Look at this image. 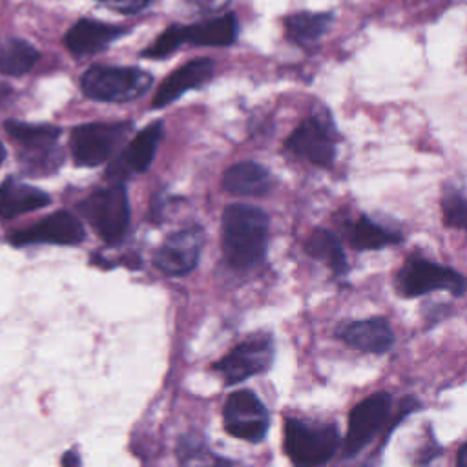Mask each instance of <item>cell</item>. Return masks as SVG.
<instances>
[{
  "mask_svg": "<svg viewBox=\"0 0 467 467\" xmlns=\"http://www.w3.org/2000/svg\"><path fill=\"white\" fill-rule=\"evenodd\" d=\"M268 215L250 204H230L223 212V254L235 270L257 266L268 246Z\"/></svg>",
  "mask_w": 467,
  "mask_h": 467,
  "instance_id": "cell-1",
  "label": "cell"
},
{
  "mask_svg": "<svg viewBox=\"0 0 467 467\" xmlns=\"http://www.w3.org/2000/svg\"><path fill=\"white\" fill-rule=\"evenodd\" d=\"M4 128L24 148L26 162H33L35 170H42V164H46L47 170H53L49 159L60 135V128L49 124H27L18 120H7Z\"/></svg>",
  "mask_w": 467,
  "mask_h": 467,
  "instance_id": "cell-13",
  "label": "cell"
},
{
  "mask_svg": "<svg viewBox=\"0 0 467 467\" xmlns=\"http://www.w3.org/2000/svg\"><path fill=\"white\" fill-rule=\"evenodd\" d=\"M62 463H66V465H69V463H80V460L78 458H75V456H71V454H67V456H64V460H62Z\"/></svg>",
  "mask_w": 467,
  "mask_h": 467,
  "instance_id": "cell-30",
  "label": "cell"
},
{
  "mask_svg": "<svg viewBox=\"0 0 467 467\" xmlns=\"http://www.w3.org/2000/svg\"><path fill=\"white\" fill-rule=\"evenodd\" d=\"M285 148L299 159L328 168L336 157V137L330 119L321 115L305 119L285 140Z\"/></svg>",
  "mask_w": 467,
  "mask_h": 467,
  "instance_id": "cell-8",
  "label": "cell"
},
{
  "mask_svg": "<svg viewBox=\"0 0 467 467\" xmlns=\"http://www.w3.org/2000/svg\"><path fill=\"white\" fill-rule=\"evenodd\" d=\"M348 241L354 250H379L401 241V235L381 224H376L368 217H359L348 228Z\"/></svg>",
  "mask_w": 467,
  "mask_h": 467,
  "instance_id": "cell-22",
  "label": "cell"
},
{
  "mask_svg": "<svg viewBox=\"0 0 467 467\" xmlns=\"http://www.w3.org/2000/svg\"><path fill=\"white\" fill-rule=\"evenodd\" d=\"M224 429L244 441H261L268 431V410L254 390L243 389L228 396L223 410Z\"/></svg>",
  "mask_w": 467,
  "mask_h": 467,
  "instance_id": "cell-9",
  "label": "cell"
},
{
  "mask_svg": "<svg viewBox=\"0 0 467 467\" xmlns=\"http://www.w3.org/2000/svg\"><path fill=\"white\" fill-rule=\"evenodd\" d=\"M332 15L328 13H297L286 18L285 27L292 42L306 46L316 42L330 26Z\"/></svg>",
  "mask_w": 467,
  "mask_h": 467,
  "instance_id": "cell-24",
  "label": "cell"
},
{
  "mask_svg": "<svg viewBox=\"0 0 467 467\" xmlns=\"http://www.w3.org/2000/svg\"><path fill=\"white\" fill-rule=\"evenodd\" d=\"M128 122H89L71 131V153L78 166H99L109 159L113 150L130 131Z\"/></svg>",
  "mask_w": 467,
  "mask_h": 467,
  "instance_id": "cell-6",
  "label": "cell"
},
{
  "mask_svg": "<svg viewBox=\"0 0 467 467\" xmlns=\"http://www.w3.org/2000/svg\"><path fill=\"white\" fill-rule=\"evenodd\" d=\"M153 84V77L139 67L91 66L80 78L86 97L102 102H128L144 95Z\"/></svg>",
  "mask_w": 467,
  "mask_h": 467,
  "instance_id": "cell-2",
  "label": "cell"
},
{
  "mask_svg": "<svg viewBox=\"0 0 467 467\" xmlns=\"http://www.w3.org/2000/svg\"><path fill=\"white\" fill-rule=\"evenodd\" d=\"M162 139V122H151L142 128L124 151V164L133 171H146L155 157Z\"/></svg>",
  "mask_w": 467,
  "mask_h": 467,
  "instance_id": "cell-21",
  "label": "cell"
},
{
  "mask_svg": "<svg viewBox=\"0 0 467 467\" xmlns=\"http://www.w3.org/2000/svg\"><path fill=\"white\" fill-rule=\"evenodd\" d=\"M394 286L403 297H418L432 290H447L454 296H462L465 290V279L452 268L412 255L396 272Z\"/></svg>",
  "mask_w": 467,
  "mask_h": 467,
  "instance_id": "cell-5",
  "label": "cell"
},
{
  "mask_svg": "<svg viewBox=\"0 0 467 467\" xmlns=\"http://www.w3.org/2000/svg\"><path fill=\"white\" fill-rule=\"evenodd\" d=\"M4 159H5V148H4L2 142H0V164L4 162Z\"/></svg>",
  "mask_w": 467,
  "mask_h": 467,
  "instance_id": "cell-31",
  "label": "cell"
},
{
  "mask_svg": "<svg viewBox=\"0 0 467 467\" xmlns=\"http://www.w3.org/2000/svg\"><path fill=\"white\" fill-rule=\"evenodd\" d=\"M122 27L108 26L99 20L82 18L69 27V31L64 36V44L73 55H93L102 51L119 36H122Z\"/></svg>",
  "mask_w": 467,
  "mask_h": 467,
  "instance_id": "cell-16",
  "label": "cell"
},
{
  "mask_svg": "<svg viewBox=\"0 0 467 467\" xmlns=\"http://www.w3.org/2000/svg\"><path fill=\"white\" fill-rule=\"evenodd\" d=\"M305 250L310 257L325 263L334 272V275L347 274L348 265H347L345 252L341 248L339 239L332 232H328L325 228H316L308 235V239L305 243Z\"/></svg>",
  "mask_w": 467,
  "mask_h": 467,
  "instance_id": "cell-20",
  "label": "cell"
},
{
  "mask_svg": "<svg viewBox=\"0 0 467 467\" xmlns=\"http://www.w3.org/2000/svg\"><path fill=\"white\" fill-rule=\"evenodd\" d=\"M215 64L210 58H193L175 69L170 77L164 78V82L159 86L157 93L153 95L151 108L159 109L168 104H171L175 99H179L182 93L202 86L208 82L213 75Z\"/></svg>",
  "mask_w": 467,
  "mask_h": 467,
  "instance_id": "cell-15",
  "label": "cell"
},
{
  "mask_svg": "<svg viewBox=\"0 0 467 467\" xmlns=\"http://www.w3.org/2000/svg\"><path fill=\"white\" fill-rule=\"evenodd\" d=\"M100 4H104L109 9H115L119 13L124 15H133L142 11L148 4H151V0H97Z\"/></svg>",
  "mask_w": 467,
  "mask_h": 467,
  "instance_id": "cell-27",
  "label": "cell"
},
{
  "mask_svg": "<svg viewBox=\"0 0 467 467\" xmlns=\"http://www.w3.org/2000/svg\"><path fill=\"white\" fill-rule=\"evenodd\" d=\"M274 361V341L270 336H252L239 343L226 356L212 365V368L228 383L235 385L250 376L268 370Z\"/></svg>",
  "mask_w": 467,
  "mask_h": 467,
  "instance_id": "cell-7",
  "label": "cell"
},
{
  "mask_svg": "<svg viewBox=\"0 0 467 467\" xmlns=\"http://www.w3.org/2000/svg\"><path fill=\"white\" fill-rule=\"evenodd\" d=\"M336 336L348 347L367 354H383L394 345V332L383 317L343 323L337 327Z\"/></svg>",
  "mask_w": 467,
  "mask_h": 467,
  "instance_id": "cell-14",
  "label": "cell"
},
{
  "mask_svg": "<svg viewBox=\"0 0 467 467\" xmlns=\"http://www.w3.org/2000/svg\"><path fill=\"white\" fill-rule=\"evenodd\" d=\"M223 186L226 192L234 195L257 197V195H265L270 190L272 181L266 168H263L257 162L246 161V162L234 164L232 168L226 170Z\"/></svg>",
  "mask_w": 467,
  "mask_h": 467,
  "instance_id": "cell-19",
  "label": "cell"
},
{
  "mask_svg": "<svg viewBox=\"0 0 467 467\" xmlns=\"http://www.w3.org/2000/svg\"><path fill=\"white\" fill-rule=\"evenodd\" d=\"M49 204V195L15 177H7L0 184V217L13 219L16 215L44 208Z\"/></svg>",
  "mask_w": 467,
  "mask_h": 467,
  "instance_id": "cell-17",
  "label": "cell"
},
{
  "mask_svg": "<svg viewBox=\"0 0 467 467\" xmlns=\"http://www.w3.org/2000/svg\"><path fill=\"white\" fill-rule=\"evenodd\" d=\"M9 93H11L9 86H5V84H0V102H2V100H5Z\"/></svg>",
  "mask_w": 467,
  "mask_h": 467,
  "instance_id": "cell-29",
  "label": "cell"
},
{
  "mask_svg": "<svg viewBox=\"0 0 467 467\" xmlns=\"http://www.w3.org/2000/svg\"><path fill=\"white\" fill-rule=\"evenodd\" d=\"M184 42V26H170L161 33V36L142 51L148 58H164L171 55Z\"/></svg>",
  "mask_w": 467,
  "mask_h": 467,
  "instance_id": "cell-26",
  "label": "cell"
},
{
  "mask_svg": "<svg viewBox=\"0 0 467 467\" xmlns=\"http://www.w3.org/2000/svg\"><path fill=\"white\" fill-rule=\"evenodd\" d=\"M84 226L80 219L66 210L53 212L51 215L44 217L40 223L27 226L24 230L15 232L9 237V243L15 246H27V244H78L84 241Z\"/></svg>",
  "mask_w": 467,
  "mask_h": 467,
  "instance_id": "cell-11",
  "label": "cell"
},
{
  "mask_svg": "<svg viewBox=\"0 0 467 467\" xmlns=\"http://www.w3.org/2000/svg\"><path fill=\"white\" fill-rule=\"evenodd\" d=\"M443 223L451 228L467 230V201L456 190H447L441 197Z\"/></svg>",
  "mask_w": 467,
  "mask_h": 467,
  "instance_id": "cell-25",
  "label": "cell"
},
{
  "mask_svg": "<svg viewBox=\"0 0 467 467\" xmlns=\"http://www.w3.org/2000/svg\"><path fill=\"white\" fill-rule=\"evenodd\" d=\"M202 230L199 226H188L171 234L155 252L153 263L166 275L190 274L201 255Z\"/></svg>",
  "mask_w": 467,
  "mask_h": 467,
  "instance_id": "cell-12",
  "label": "cell"
},
{
  "mask_svg": "<svg viewBox=\"0 0 467 467\" xmlns=\"http://www.w3.org/2000/svg\"><path fill=\"white\" fill-rule=\"evenodd\" d=\"M458 465L467 467V443L462 447V451H460V454H458Z\"/></svg>",
  "mask_w": 467,
  "mask_h": 467,
  "instance_id": "cell-28",
  "label": "cell"
},
{
  "mask_svg": "<svg viewBox=\"0 0 467 467\" xmlns=\"http://www.w3.org/2000/svg\"><path fill=\"white\" fill-rule=\"evenodd\" d=\"M78 210L108 244H119L126 237L130 226V199L124 184L115 182L95 190L78 204Z\"/></svg>",
  "mask_w": 467,
  "mask_h": 467,
  "instance_id": "cell-3",
  "label": "cell"
},
{
  "mask_svg": "<svg viewBox=\"0 0 467 467\" xmlns=\"http://www.w3.org/2000/svg\"><path fill=\"white\" fill-rule=\"evenodd\" d=\"M339 432L334 423H317L299 418L285 421V451L296 465L327 463L337 449Z\"/></svg>",
  "mask_w": 467,
  "mask_h": 467,
  "instance_id": "cell-4",
  "label": "cell"
},
{
  "mask_svg": "<svg viewBox=\"0 0 467 467\" xmlns=\"http://www.w3.org/2000/svg\"><path fill=\"white\" fill-rule=\"evenodd\" d=\"M390 403V394L374 392L354 407L348 416V431L343 441L345 458H354L374 440L389 418Z\"/></svg>",
  "mask_w": 467,
  "mask_h": 467,
  "instance_id": "cell-10",
  "label": "cell"
},
{
  "mask_svg": "<svg viewBox=\"0 0 467 467\" xmlns=\"http://www.w3.org/2000/svg\"><path fill=\"white\" fill-rule=\"evenodd\" d=\"M239 24L235 15L226 13L204 22L184 26V42L193 46H230L237 38Z\"/></svg>",
  "mask_w": 467,
  "mask_h": 467,
  "instance_id": "cell-18",
  "label": "cell"
},
{
  "mask_svg": "<svg viewBox=\"0 0 467 467\" xmlns=\"http://www.w3.org/2000/svg\"><path fill=\"white\" fill-rule=\"evenodd\" d=\"M38 51L22 38H7L0 44V73L20 77L33 69Z\"/></svg>",
  "mask_w": 467,
  "mask_h": 467,
  "instance_id": "cell-23",
  "label": "cell"
}]
</instances>
